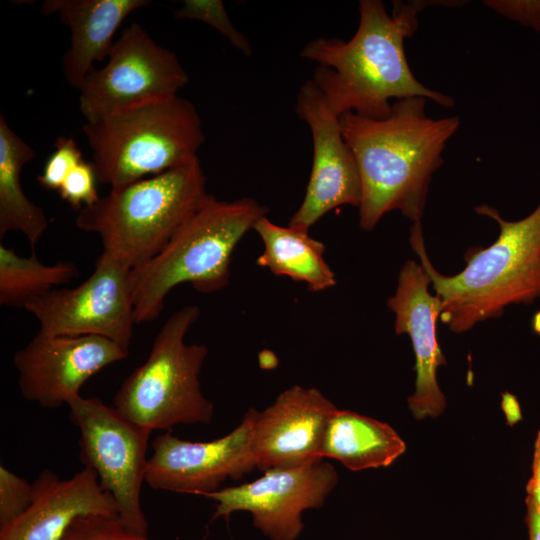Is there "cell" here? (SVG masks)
Here are the masks:
<instances>
[{"mask_svg":"<svg viewBox=\"0 0 540 540\" xmlns=\"http://www.w3.org/2000/svg\"><path fill=\"white\" fill-rule=\"evenodd\" d=\"M429 1H395L390 15L383 2L361 0L359 25L350 40L318 37L300 56L318 63L312 80L339 117L353 112L382 119L398 99L424 97L449 108L452 97L429 89L408 64L404 40L414 35L418 14Z\"/></svg>","mask_w":540,"mask_h":540,"instance_id":"obj_1","label":"cell"},{"mask_svg":"<svg viewBox=\"0 0 540 540\" xmlns=\"http://www.w3.org/2000/svg\"><path fill=\"white\" fill-rule=\"evenodd\" d=\"M427 100H395L382 119L353 112L339 118L361 177L358 208L363 230H372L393 210H399L412 223L421 222L432 176L443 163L448 140L460 126L458 116H428Z\"/></svg>","mask_w":540,"mask_h":540,"instance_id":"obj_2","label":"cell"},{"mask_svg":"<svg viewBox=\"0 0 540 540\" xmlns=\"http://www.w3.org/2000/svg\"><path fill=\"white\" fill-rule=\"evenodd\" d=\"M477 214L499 225L490 246L465 255L466 267L446 276L433 267L424 244L421 222L413 223L410 243L430 277L441 302V321L454 333H464L477 323L500 317L513 304H530L540 298V204L523 219L508 221L488 204L474 207Z\"/></svg>","mask_w":540,"mask_h":540,"instance_id":"obj_3","label":"cell"},{"mask_svg":"<svg viewBox=\"0 0 540 540\" xmlns=\"http://www.w3.org/2000/svg\"><path fill=\"white\" fill-rule=\"evenodd\" d=\"M266 213L250 197L222 201L208 194L155 257L130 270L136 323L156 319L177 285L188 282L203 294L227 286L234 249Z\"/></svg>","mask_w":540,"mask_h":540,"instance_id":"obj_4","label":"cell"},{"mask_svg":"<svg viewBox=\"0 0 540 540\" xmlns=\"http://www.w3.org/2000/svg\"><path fill=\"white\" fill-rule=\"evenodd\" d=\"M208 193L198 158L161 174L112 188L76 217L96 233L103 252L129 269L155 257L200 207Z\"/></svg>","mask_w":540,"mask_h":540,"instance_id":"obj_5","label":"cell"},{"mask_svg":"<svg viewBox=\"0 0 540 540\" xmlns=\"http://www.w3.org/2000/svg\"><path fill=\"white\" fill-rule=\"evenodd\" d=\"M82 129L98 181L111 189L191 162L205 141L196 107L178 95L85 122Z\"/></svg>","mask_w":540,"mask_h":540,"instance_id":"obj_6","label":"cell"},{"mask_svg":"<svg viewBox=\"0 0 540 540\" xmlns=\"http://www.w3.org/2000/svg\"><path fill=\"white\" fill-rule=\"evenodd\" d=\"M200 309L187 305L173 313L157 333L143 364L122 382L113 406L132 422L151 431L177 425L208 424L214 405L202 393L199 375L208 354L185 336Z\"/></svg>","mask_w":540,"mask_h":540,"instance_id":"obj_7","label":"cell"},{"mask_svg":"<svg viewBox=\"0 0 540 540\" xmlns=\"http://www.w3.org/2000/svg\"><path fill=\"white\" fill-rule=\"evenodd\" d=\"M69 419L80 431V459L112 495L118 517L131 530L148 535L141 490L148 464L151 430L123 416L100 398L78 395L67 403Z\"/></svg>","mask_w":540,"mask_h":540,"instance_id":"obj_8","label":"cell"},{"mask_svg":"<svg viewBox=\"0 0 540 540\" xmlns=\"http://www.w3.org/2000/svg\"><path fill=\"white\" fill-rule=\"evenodd\" d=\"M189 75L176 54L158 45L139 24L126 27L107 63L93 68L79 87L86 122L177 95Z\"/></svg>","mask_w":540,"mask_h":540,"instance_id":"obj_9","label":"cell"},{"mask_svg":"<svg viewBox=\"0 0 540 540\" xmlns=\"http://www.w3.org/2000/svg\"><path fill=\"white\" fill-rule=\"evenodd\" d=\"M128 267L102 252L93 273L76 288H54L24 309L48 336H101L129 350L135 320Z\"/></svg>","mask_w":540,"mask_h":540,"instance_id":"obj_10","label":"cell"},{"mask_svg":"<svg viewBox=\"0 0 540 540\" xmlns=\"http://www.w3.org/2000/svg\"><path fill=\"white\" fill-rule=\"evenodd\" d=\"M338 482L334 466L324 459L289 468H273L256 480L206 495L215 501L212 520L248 512L253 526L269 540H297L303 513L321 507Z\"/></svg>","mask_w":540,"mask_h":540,"instance_id":"obj_11","label":"cell"},{"mask_svg":"<svg viewBox=\"0 0 540 540\" xmlns=\"http://www.w3.org/2000/svg\"><path fill=\"white\" fill-rule=\"evenodd\" d=\"M256 409L240 424L211 441H188L167 431L152 441L145 482L154 490L206 496L227 479L238 480L256 468L251 448Z\"/></svg>","mask_w":540,"mask_h":540,"instance_id":"obj_12","label":"cell"},{"mask_svg":"<svg viewBox=\"0 0 540 540\" xmlns=\"http://www.w3.org/2000/svg\"><path fill=\"white\" fill-rule=\"evenodd\" d=\"M295 112L310 128L313 162L304 199L289 226L309 231L332 209L359 207L362 184L355 156L341 131L340 117L312 79L300 86Z\"/></svg>","mask_w":540,"mask_h":540,"instance_id":"obj_13","label":"cell"},{"mask_svg":"<svg viewBox=\"0 0 540 540\" xmlns=\"http://www.w3.org/2000/svg\"><path fill=\"white\" fill-rule=\"evenodd\" d=\"M128 353L101 336H48L38 332L14 353L13 363L22 396L42 408L57 409L80 395L88 379L124 360Z\"/></svg>","mask_w":540,"mask_h":540,"instance_id":"obj_14","label":"cell"},{"mask_svg":"<svg viewBox=\"0 0 540 540\" xmlns=\"http://www.w3.org/2000/svg\"><path fill=\"white\" fill-rule=\"evenodd\" d=\"M336 406L316 388L293 385L256 411L251 448L256 468L267 471L324 459L322 446Z\"/></svg>","mask_w":540,"mask_h":540,"instance_id":"obj_15","label":"cell"},{"mask_svg":"<svg viewBox=\"0 0 540 540\" xmlns=\"http://www.w3.org/2000/svg\"><path fill=\"white\" fill-rule=\"evenodd\" d=\"M430 277L413 260L404 263L397 288L387 300L395 314V333L410 337L415 354V390L408 406L417 419L437 417L446 407V398L437 382V370L446 359L436 336L441 302L429 291Z\"/></svg>","mask_w":540,"mask_h":540,"instance_id":"obj_16","label":"cell"},{"mask_svg":"<svg viewBox=\"0 0 540 540\" xmlns=\"http://www.w3.org/2000/svg\"><path fill=\"white\" fill-rule=\"evenodd\" d=\"M32 487L30 505L0 528V540H61L81 516L118 515L114 498L101 487L95 471L87 467L66 479L44 469Z\"/></svg>","mask_w":540,"mask_h":540,"instance_id":"obj_17","label":"cell"},{"mask_svg":"<svg viewBox=\"0 0 540 540\" xmlns=\"http://www.w3.org/2000/svg\"><path fill=\"white\" fill-rule=\"evenodd\" d=\"M147 0H46L44 15L56 14L71 30V46L62 70L68 83L79 89L93 64L108 58L113 36L133 11L148 5Z\"/></svg>","mask_w":540,"mask_h":540,"instance_id":"obj_18","label":"cell"},{"mask_svg":"<svg viewBox=\"0 0 540 540\" xmlns=\"http://www.w3.org/2000/svg\"><path fill=\"white\" fill-rule=\"evenodd\" d=\"M405 450V442L387 423L336 408L325 432L322 457L361 471L389 466Z\"/></svg>","mask_w":540,"mask_h":540,"instance_id":"obj_19","label":"cell"},{"mask_svg":"<svg viewBox=\"0 0 540 540\" xmlns=\"http://www.w3.org/2000/svg\"><path fill=\"white\" fill-rule=\"evenodd\" d=\"M264 244L256 264L268 268L276 276L304 282L308 290L319 292L333 287L336 276L324 258L325 246L308 231L284 227L266 216L254 226Z\"/></svg>","mask_w":540,"mask_h":540,"instance_id":"obj_20","label":"cell"},{"mask_svg":"<svg viewBox=\"0 0 540 540\" xmlns=\"http://www.w3.org/2000/svg\"><path fill=\"white\" fill-rule=\"evenodd\" d=\"M35 157L32 147L0 114V237L9 231H19L32 249L48 226L44 210L28 199L21 186V170Z\"/></svg>","mask_w":540,"mask_h":540,"instance_id":"obj_21","label":"cell"},{"mask_svg":"<svg viewBox=\"0 0 540 540\" xmlns=\"http://www.w3.org/2000/svg\"><path fill=\"white\" fill-rule=\"evenodd\" d=\"M79 276L72 262L59 261L54 265L43 264L32 252L19 256L13 248L0 244V304L22 307L54 289L70 283Z\"/></svg>","mask_w":540,"mask_h":540,"instance_id":"obj_22","label":"cell"},{"mask_svg":"<svg viewBox=\"0 0 540 540\" xmlns=\"http://www.w3.org/2000/svg\"><path fill=\"white\" fill-rule=\"evenodd\" d=\"M174 16L179 20L204 22L215 28L244 55L253 54L249 40L232 24L221 0H185L181 8L174 10Z\"/></svg>","mask_w":540,"mask_h":540,"instance_id":"obj_23","label":"cell"},{"mask_svg":"<svg viewBox=\"0 0 540 540\" xmlns=\"http://www.w3.org/2000/svg\"><path fill=\"white\" fill-rule=\"evenodd\" d=\"M61 540H154L129 529L118 515H85L77 518Z\"/></svg>","mask_w":540,"mask_h":540,"instance_id":"obj_24","label":"cell"},{"mask_svg":"<svg viewBox=\"0 0 540 540\" xmlns=\"http://www.w3.org/2000/svg\"><path fill=\"white\" fill-rule=\"evenodd\" d=\"M54 147L37 181L44 189L58 191L71 171L84 159L79 146L71 137H58Z\"/></svg>","mask_w":540,"mask_h":540,"instance_id":"obj_25","label":"cell"},{"mask_svg":"<svg viewBox=\"0 0 540 540\" xmlns=\"http://www.w3.org/2000/svg\"><path fill=\"white\" fill-rule=\"evenodd\" d=\"M33 497L32 483L0 466V528L20 516Z\"/></svg>","mask_w":540,"mask_h":540,"instance_id":"obj_26","label":"cell"},{"mask_svg":"<svg viewBox=\"0 0 540 540\" xmlns=\"http://www.w3.org/2000/svg\"><path fill=\"white\" fill-rule=\"evenodd\" d=\"M96 181L93 163L83 160L71 171L58 193L73 209L80 211L99 200Z\"/></svg>","mask_w":540,"mask_h":540,"instance_id":"obj_27","label":"cell"},{"mask_svg":"<svg viewBox=\"0 0 540 540\" xmlns=\"http://www.w3.org/2000/svg\"><path fill=\"white\" fill-rule=\"evenodd\" d=\"M483 3L505 18L540 33V1L485 0Z\"/></svg>","mask_w":540,"mask_h":540,"instance_id":"obj_28","label":"cell"},{"mask_svg":"<svg viewBox=\"0 0 540 540\" xmlns=\"http://www.w3.org/2000/svg\"><path fill=\"white\" fill-rule=\"evenodd\" d=\"M527 497L540 511V431L537 434L534 446L532 476L526 486Z\"/></svg>","mask_w":540,"mask_h":540,"instance_id":"obj_29","label":"cell"},{"mask_svg":"<svg viewBox=\"0 0 540 540\" xmlns=\"http://www.w3.org/2000/svg\"><path fill=\"white\" fill-rule=\"evenodd\" d=\"M526 507L528 540H540V511L528 500H526Z\"/></svg>","mask_w":540,"mask_h":540,"instance_id":"obj_30","label":"cell"},{"mask_svg":"<svg viewBox=\"0 0 540 540\" xmlns=\"http://www.w3.org/2000/svg\"><path fill=\"white\" fill-rule=\"evenodd\" d=\"M532 326L534 331L540 335V311L534 315Z\"/></svg>","mask_w":540,"mask_h":540,"instance_id":"obj_31","label":"cell"}]
</instances>
